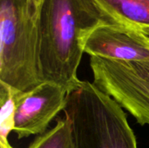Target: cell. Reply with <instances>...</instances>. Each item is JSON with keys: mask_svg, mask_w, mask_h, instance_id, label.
I'll list each match as a JSON object with an SVG mask.
<instances>
[{"mask_svg": "<svg viewBox=\"0 0 149 148\" xmlns=\"http://www.w3.org/2000/svg\"><path fill=\"white\" fill-rule=\"evenodd\" d=\"M0 82L20 92L43 82L38 20L31 16L27 0H0Z\"/></svg>", "mask_w": 149, "mask_h": 148, "instance_id": "3", "label": "cell"}, {"mask_svg": "<svg viewBox=\"0 0 149 148\" xmlns=\"http://www.w3.org/2000/svg\"><path fill=\"white\" fill-rule=\"evenodd\" d=\"M107 21L149 28V0H92Z\"/></svg>", "mask_w": 149, "mask_h": 148, "instance_id": "7", "label": "cell"}, {"mask_svg": "<svg viewBox=\"0 0 149 148\" xmlns=\"http://www.w3.org/2000/svg\"><path fill=\"white\" fill-rule=\"evenodd\" d=\"M136 72L149 80V61L147 62H130Z\"/></svg>", "mask_w": 149, "mask_h": 148, "instance_id": "11", "label": "cell"}, {"mask_svg": "<svg viewBox=\"0 0 149 148\" xmlns=\"http://www.w3.org/2000/svg\"><path fill=\"white\" fill-rule=\"evenodd\" d=\"M17 92V90L0 82V139L8 140L10 133L14 131Z\"/></svg>", "mask_w": 149, "mask_h": 148, "instance_id": "9", "label": "cell"}, {"mask_svg": "<svg viewBox=\"0 0 149 148\" xmlns=\"http://www.w3.org/2000/svg\"><path fill=\"white\" fill-rule=\"evenodd\" d=\"M43 1L44 0H27V4H28L29 10H30V14L36 20H38Z\"/></svg>", "mask_w": 149, "mask_h": 148, "instance_id": "10", "label": "cell"}, {"mask_svg": "<svg viewBox=\"0 0 149 148\" xmlns=\"http://www.w3.org/2000/svg\"><path fill=\"white\" fill-rule=\"evenodd\" d=\"M28 148H73L68 120L65 117L58 120L53 128L36 138Z\"/></svg>", "mask_w": 149, "mask_h": 148, "instance_id": "8", "label": "cell"}, {"mask_svg": "<svg viewBox=\"0 0 149 148\" xmlns=\"http://www.w3.org/2000/svg\"><path fill=\"white\" fill-rule=\"evenodd\" d=\"M84 52L125 62L149 61V39L137 28L103 21L87 34Z\"/></svg>", "mask_w": 149, "mask_h": 148, "instance_id": "6", "label": "cell"}, {"mask_svg": "<svg viewBox=\"0 0 149 148\" xmlns=\"http://www.w3.org/2000/svg\"><path fill=\"white\" fill-rule=\"evenodd\" d=\"M93 83L129 112L141 126L149 125V80L130 62L90 58Z\"/></svg>", "mask_w": 149, "mask_h": 148, "instance_id": "4", "label": "cell"}, {"mask_svg": "<svg viewBox=\"0 0 149 148\" xmlns=\"http://www.w3.org/2000/svg\"><path fill=\"white\" fill-rule=\"evenodd\" d=\"M64 113L73 148H138L120 105L94 83L79 80L67 94Z\"/></svg>", "mask_w": 149, "mask_h": 148, "instance_id": "2", "label": "cell"}, {"mask_svg": "<svg viewBox=\"0 0 149 148\" xmlns=\"http://www.w3.org/2000/svg\"><path fill=\"white\" fill-rule=\"evenodd\" d=\"M68 90L54 82L45 81L31 90L17 91L14 132L18 139L43 134L54 118L64 111Z\"/></svg>", "mask_w": 149, "mask_h": 148, "instance_id": "5", "label": "cell"}, {"mask_svg": "<svg viewBox=\"0 0 149 148\" xmlns=\"http://www.w3.org/2000/svg\"><path fill=\"white\" fill-rule=\"evenodd\" d=\"M106 19L92 0H44L38 17L42 81L71 91L77 77L85 39Z\"/></svg>", "mask_w": 149, "mask_h": 148, "instance_id": "1", "label": "cell"}, {"mask_svg": "<svg viewBox=\"0 0 149 148\" xmlns=\"http://www.w3.org/2000/svg\"><path fill=\"white\" fill-rule=\"evenodd\" d=\"M0 148H13L9 143L8 140L0 139Z\"/></svg>", "mask_w": 149, "mask_h": 148, "instance_id": "12", "label": "cell"}]
</instances>
